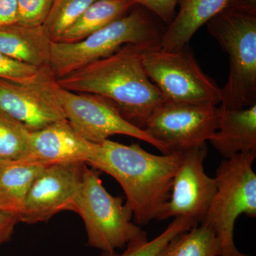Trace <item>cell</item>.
<instances>
[{
  "label": "cell",
  "mask_w": 256,
  "mask_h": 256,
  "mask_svg": "<svg viewBox=\"0 0 256 256\" xmlns=\"http://www.w3.org/2000/svg\"><path fill=\"white\" fill-rule=\"evenodd\" d=\"M46 166L28 160L0 163V192L20 210L32 183Z\"/></svg>",
  "instance_id": "cell-19"
},
{
  "label": "cell",
  "mask_w": 256,
  "mask_h": 256,
  "mask_svg": "<svg viewBox=\"0 0 256 256\" xmlns=\"http://www.w3.org/2000/svg\"><path fill=\"white\" fill-rule=\"evenodd\" d=\"M143 64L165 100L215 106L222 102V88L202 70L188 45L176 50H146Z\"/></svg>",
  "instance_id": "cell-7"
},
{
  "label": "cell",
  "mask_w": 256,
  "mask_h": 256,
  "mask_svg": "<svg viewBox=\"0 0 256 256\" xmlns=\"http://www.w3.org/2000/svg\"><path fill=\"white\" fill-rule=\"evenodd\" d=\"M42 69L21 63L0 52V79L2 80L21 84L31 82L40 75Z\"/></svg>",
  "instance_id": "cell-24"
},
{
  "label": "cell",
  "mask_w": 256,
  "mask_h": 256,
  "mask_svg": "<svg viewBox=\"0 0 256 256\" xmlns=\"http://www.w3.org/2000/svg\"><path fill=\"white\" fill-rule=\"evenodd\" d=\"M30 156V131L0 112V163L28 160Z\"/></svg>",
  "instance_id": "cell-21"
},
{
  "label": "cell",
  "mask_w": 256,
  "mask_h": 256,
  "mask_svg": "<svg viewBox=\"0 0 256 256\" xmlns=\"http://www.w3.org/2000/svg\"><path fill=\"white\" fill-rule=\"evenodd\" d=\"M220 252L214 232L200 224L172 239L158 256H220Z\"/></svg>",
  "instance_id": "cell-18"
},
{
  "label": "cell",
  "mask_w": 256,
  "mask_h": 256,
  "mask_svg": "<svg viewBox=\"0 0 256 256\" xmlns=\"http://www.w3.org/2000/svg\"><path fill=\"white\" fill-rule=\"evenodd\" d=\"M148 10L166 24L169 25L176 15L178 0H129Z\"/></svg>",
  "instance_id": "cell-25"
},
{
  "label": "cell",
  "mask_w": 256,
  "mask_h": 256,
  "mask_svg": "<svg viewBox=\"0 0 256 256\" xmlns=\"http://www.w3.org/2000/svg\"><path fill=\"white\" fill-rule=\"evenodd\" d=\"M18 21V0H0V28Z\"/></svg>",
  "instance_id": "cell-27"
},
{
  "label": "cell",
  "mask_w": 256,
  "mask_h": 256,
  "mask_svg": "<svg viewBox=\"0 0 256 256\" xmlns=\"http://www.w3.org/2000/svg\"><path fill=\"white\" fill-rule=\"evenodd\" d=\"M18 205L0 192V212H14L18 214Z\"/></svg>",
  "instance_id": "cell-28"
},
{
  "label": "cell",
  "mask_w": 256,
  "mask_h": 256,
  "mask_svg": "<svg viewBox=\"0 0 256 256\" xmlns=\"http://www.w3.org/2000/svg\"><path fill=\"white\" fill-rule=\"evenodd\" d=\"M96 0H54L43 24L50 41L56 42Z\"/></svg>",
  "instance_id": "cell-22"
},
{
  "label": "cell",
  "mask_w": 256,
  "mask_h": 256,
  "mask_svg": "<svg viewBox=\"0 0 256 256\" xmlns=\"http://www.w3.org/2000/svg\"><path fill=\"white\" fill-rule=\"evenodd\" d=\"M206 24L228 55L220 107L240 110L256 105V0H228Z\"/></svg>",
  "instance_id": "cell-3"
},
{
  "label": "cell",
  "mask_w": 256,
  "mask_h": 256,
  "mask_svg": "<svg viewBox=\"0 0 256 256\" xmlns=\"http://www.w3.org/2000/svg\"><path fill=\"white\" fill-rule=\"evenodd\" d=\"M198 225L188 217H178L156 238L148 240V235L132 240L121 254L116 252H101L97 256H158L165 246L178 234Z\"/></svg>",
  "instance_id": "cell-20"
},
{
  "label": "cell",
  "mask_w": 256,
  "mask_h": 256,
  "mask_svg": "<svg viewBox=\"0 0 256 256\" xmlns=\"http://www.w3.org/2000/svg\"><path fill=\"white\" fill-rule=\"evenodd\" d=\"M228 0H178L180 10L163 34L160 48L176 50L188 46L192 36L223 9Z\"/></svg>",
  "instance_id": "cell-16"
},
{
  "label": "cell",
  "mask_w": 256,
  "mask_h": 256,
  "mask_svg": "<svg viewBox=\"0 0 256 256\" xmlns=\"http://www.w3.org/2000/svg\"><path fill=\"white\" fill-rule=\"evenodd\" d=\"M136 5L129 0H96L56 42L82 41L127 14Z\"/></svg>",
  "instance_id": "cell-17"
},
{
  "label": "cell",
  "mask_w": 256,
  "mask_h": 256,
  "mask_svg": "<svg viewBox=\"0 0 256 256\" xmlns=\"http://www.w3.org/2000/svg\"><path fill=\"white\" fill-rule=\"evenodd\" d=\"M75 212L80 216L86 232L88 245L114 252L148 235L132 222V210L122 197L111 195L102 185L98 172L86 166Z\"/></svg>",
  "instance_id": "cell-6"
},
{
  "label": "cell",
  "mask_w": 256,
  "mask_h": 256,
  "mask_svg": "<svg viewBox=\"0 0 256 256\" xmlns=\"http://www.w3.org/2000/svg\"><path fill=\"white\" fill-rule=\"evenodd\" d=\"M146 50L127 44L110 56L56 79L57 84L69 92L108 99L126 120L144 130L150 116L165 101L144 68Z\"/></svg>",
  "instance_id": "cell-2"
},
{
  "label": "cell",
  "mask_w": 256,
  "mask_h": 256,
  "mask_svg": "<svg viewBox=\"0 0 256 256\" xmlns=\"http://www.w3.org/2000/svg\"><path fill=\"white\" fill-rule=\"evenodd\" d=\"M30 156L28 160L44 166L82 162L87 164L97 144L78 134L67 120L36 131H30Z\"/></svg>",
  "instance_id": "cell-13"
},
{
  "label": "cell",
  "mask_w": 256,
  "mask_h": 256,
  "mask_svg": "<svg viewBox=\"0 0 256 256\" xmlns=\"http://www.w3.org/2000/svg\"><path fill=\"white\" fill-rule=\"evenodd\" d=\"M184 152L158 156L139 144L126 146L108 139L97 144L87 164L110 175L120 184L133 220L144 226L159 220L164 212Z\"/></svg>",
  "instance_id": "cell-1"
},
{
  "label": "cell",
  "mask_w": 256,
  "mask_h": 256,
  "mask_svg": "<svg viewBox=\"0 0 256 256\" xmlns=\"http://www.w3.org/2000/svg\"><path fill=\"white\" fill-rule=\"evenodd\" d=\"M207 153L206 143L185 152L159 220L188 217L200 224L204 220L216 192L215 178L208 176L204 168Z\"/></svg>",
  "instance_id": "cell-12"
},
{
  "label": "cell",
  "mask_w": 256,
  "mask_h": 256,
  "mask_svg": "<svg viewBox=\"0 0 256 256\" xmlns=\"http://www.w3.org/2000/svg\"><path fill=\"white\" fill-rule=\"evenodd\" d=\"M18 222L20 220L18 212H0V246L11 240Z\"/></svg>",
  "instance_id": "cell-26"
},
{
  "label": "cell",
  "mask_w": 256,
  "mask_h": 256,
  "mask_svg": "<svg viewBox=\"0 0 256 256\" xmlns=\"http://www.w3.org/2000/svg\"><path fill=\"white\" fill-rule=\"evenodd\" d=\"M50 44L43 26L16 23L0 28V52L37 68H50Z\"/></svg>",
  "instance_id": "cell-15"
},
{
  "label": "cell",
  "mask_w": 256,
  "mask_h": 256,
  "mask_svg": "<svg viewBox=\"0 0 256 256\" xmlns=\"http://www.w3.org/2000/svg\"><path fill=\"white\" fill-rule=\"evenodd\" d=\"M218 126V108L165 100L146 120V131L168 153L206 144Z\"/></svg>",
  "instance_id": "cell-8"
},
{
  "label": "cell",
  "mask_w": 256,
  "mask_h": 256,
  "mask_svg": "<svg viewBox=\"0 0 256 256\" xmlns=\"http://www.w3.org/2000/svg\"><path fill=\"white\" fill-rule=\"evenodd\" d=\"M86 164L50 165L36 176L18 210L20 222H48L65 210L75 212Z\"/></svg>",
  "instance_id": "cell-11"
},
{
  "label": "cell",
  "mask_w": 256,
  "mask_h": 256,
  "mask_svg": "<svg viewBox=\"0 0 256 256\" xmlns=\"http://www.w3.org/2000/svg\"><path fill=\"white\" fill-rule=\"evenodd\" d=\"M60 99L67 120L84 139L100 144L114 134H124L149 143L162 154L166 148L144 130L130 124L114 102L102 96L69 92L60 87Z\"/></svg>",
  "instance_id": "cell-9"
},
{
  "label": "cell",
  "mask_w": 256,
  "mask_h": 256,
  "mask_svg": "<svg viewBox=\"0 0 256 256\" xmlns=\"http://www.w3.org/2000/svg\"><path fill=\"white\" fill-rule=\"evenodd\" d=\"M53 2L54 0H18V23L25 26H43Z\"/></svg>",
  "instance_id": "cell-23"
},
{
  "label": "cell",
  "mask_w": 256,
  "mask_h": 256,
  "mask_svg": "<svg viewBox=\"0 0 256 256\" xmlns=\"http://www.w3.org/2000/svg\"><path fill=\"white\" fill-rule=\"evenodd\" d=\"M60 90L50 68L42 69L31 82L21 84L0 79V112L28 131L66 120Z\"/></svg>",
  "instance_id": "cell-10"
},
{
  "label": "cell",
  "mask_w": 256,
  "mask_h": 256,
  "mask_svg": "<svg viewBox=\"0 0 256 256\" xmlns=\"http://www.w3.org/2000/svg\"><path fill=\"white\" fill-rule=\"evenodd\" d=\"M210 142L225 159L256 152V105L240 110L218 108V129Z\"/></svg>",
  "instance_id": "cell-14"
},
{
  "label": "cell",
  "mask_w": 256,
  "mask_h": 256,
  "mask_svg": "<svg viewBox=\"0 0 256 256\" xmlns=\"http://www.w3.org/2000/svg\"><path fill=\"white\" fill-rule=\"evenodd\" d=\"M150 12L136 5L127 14L75 43L52 42L50 68L56 79L107 58L124 45L146 50L160 47L165 30Z\"/></svg>",
  "instance_id": "cell-4"
},
{
  "label": "cell",
  "mask_w": 256,
  "mask_h": 256,
  "mask_svg": "<svg viewBox=\"0 0 256 256\" xmlns=\"http://www.w3.org/2000/svg\"><path fill=\"white\" fill-rule=\"evenodd\" d=\"M256 152H245L224 160L216 172V192L204 220L220 240V256H250L239 252L234 242L236 222L240 215L256 216Z\"/></svg>",
  "instance_id": "cell-5"
}]
</instances>
